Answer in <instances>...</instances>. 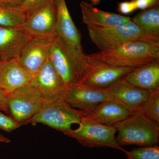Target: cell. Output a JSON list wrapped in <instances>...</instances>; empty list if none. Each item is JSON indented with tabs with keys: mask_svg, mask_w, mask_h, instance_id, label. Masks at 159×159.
Returning a JSON list of instances; mask_svg holds the SVG:
<instances>
[{
	"mask_svg": "<svg viewBox=\"0 0 159 159\" xmlns=\"http://www.w3.org/2000/svg\"><path fill=\"white\" fill-rule=\"evenodd\" d=\"M137 8L134 3L130 2H123L118 4L117 10L120 13L123 14H129L136 10Z\"/></svg>",
	"mask_w": 159,
	"mask_h": 159,
	"instance_id": "26",
	"label": "cell"
},
{
	"mask_svg": "<svg viewBox=\"0 0 159 159\" xmlns=\"http://www.w3.org/2000/svg\"><path fill=\"white\" fill-rule=\"evenodd\" d=\"M79 127L64 133L65 135L77 140L81 145L88 148L107 147L122 151L116 139V129L113 125L100 124L83 117Z\"/></svg>",
	"mask_w": 159,
	"mask_h": 159,
	"instance_id": "5",
	"label": "cell"
},
{
	"mask_svg": "<svg viewBox=\"0 0 159 159\" xmlns=\"http://www.w3.org/2000/svg\"><path fill=\"white\" fill-rule=\"evenodd\" d=\"M1 60H0V65H1Z\"/></svg>",
	"mask_w": 159,
	"mask_h": 159,
	"instance_id": "32",
	"label": "cell"
},
{
	"mask_svg": "<svg viewBox=\"0 0 159 159\" xmlns=\"http://www.w3.org/2000/svg\"><path fill=\"white\" fill-rule=\"evenodd\" d=\"M25 0H0V6L9 8H20Z\"/></svg>",
	"mask_w": 159,
	"mask_h": 159,
	"instance_id": "29",
	"label": "cell"
},
{
	"mask_svg": "<svg viewBox=\"0 0 159 159\" xmlns=\"http://www.w3.org/2000/svg\"><path fill=\"white\" fill-rule=\"evenodd\" d=\"M83 22L87 27L105 28L123 25L131 20L130 18L97 9L90 3H80Z\"/></svg>",
	"mask_w": 159,
	"mask_h": 159,
	"instance_id": "17",
	"label": "cell"
},
{
	"mask_svg": "<svg viewBox=\"0 0 159 159\" xmlns=\"http://www.w3.org/2000/svg\"><path fill=\"white\" fill-rule=\"evenodd\" d=\"M139 111L159 123V89L151 92L150 96Z\"/></svg>",
	"mask_w": 159,
	"mask_h": 159,
	"instance_id": "22",
	"label": "cell"
},
{
	"mask_svg": "<svg viewBox=\"0 0 159 159\" xmlns=\"http://www.w3.org/2000/svg\"><path fill=\"white\" fill-rule=\"evenodd\" d=\"M55 0H25L20 9L28 15Z\"/></svg>",
	"mask_w": 159,
	"mask_h": 159,
	"instance_id": "24",
	"label": "cell"
},
{
	"mask_svg": "<svg viewBox=\"0 0 159 159\" xmlns=\"http://www.w3.org/2000/svg\"><path fill=\"white\" fill-rule=\"evenodd\" d=\"M106 89L115 100L123 104L131 113L141 110L151 92L134 86L124 77Z\"/></svg>",
	"mask_w": 159,
	"mask_h": 159,
	"instance_id": "13",
	"label": "cell"
},
{
	"mask_svg": "<svg viewBox=\"0 0 159 159\" xmlns=\"http://www.w3.org/2000/svg\"><path fill=\"white\" fill-rule=\"evenodd\" d=\"M49 60L59 75L66 89L81 81L86 72L88 57L59 36L51 45Z\"/></svg>",
	"mask_w": 159,
	"mask_h": 159,
	"instance_id": "2",
	"label": "cell"
},
{
	"mask_svg": "<svg viewBox=\"0 0 159 159\" xmlns=\"http://www.w3.org/2000/svg\"><path fill=\"white\" fill-rule=\"evenodd\" d=\"M88 57L87 69L79 83L94 88L106 89L124 77L133 68L118 67Z\"/></svg>",
	"mask_w": 159,
	"mask_h": 159,
	"instance_id": "8",
	"label": "cell"
},
{
	"mask_svg": "<svg viewBox=\"0 0 159 159\" xmlns=\"http://www.w3.org/2000/svg\"><path fill=\"white\" fill-rule=\"evenodd\" d=\"M137 9L145 10L159 5V2L156 0H131Z\"/></svg>",
	"mask_w": 159,
	"mask_h": 159,
	"instance_id": "27",
	"label": "cell"
},
{
	"mask_svg": "<svg viewBox=\"0 0 159 159\" xmlns=\"http://www.w3.org/2000/svg\"><path fill=\"white\" fill-rule=\"evenodd\" d=\"M57 7L56 33L65 41L80 51H83L81 35L73 21L66 0H55Z\"/></svg>",
	"mask_w": 159,
	"mask_h": 159,
	"instance_id": "18",
	"label": "cell"
},
{
	"mask_svg": "<svg viewBox=\"0 0 159 159\" xmlns=\"http://www.w3.org/2000/svg\"><path fill=\"white\" fill-rule=\"evenodd\" d=\"M124 78L134 86L149 91L159 89V61L135 68Z\"/></svg>",
	"mask_w": 159,
	"mask_h": 159,
	"instance_id": "20",
	"label": "cell"
},
{
	"mask_svg": "<svg viewBox=\"0 0 159 159\" xmlns=\"http://www.w3.org/2000/svg\"><path fill=\"white\" fill-rule=\"evenodd\" d=\"M55 37L31 36L17 61L32 77L49 59L51 45Z\"/></svg>",
	"mask_w": 159,
	"mask_h": 159,
	"instance_id": "9",
	"label": "cell"
},
{
	"mask_svg": "<svg viewBox=\"0 0 159 159\" xmlns=\"http://www.w3.org/2000/svg\"><path fill=\"white\" fill-rule=\"evenodd\" d=\"M10 142V140L8 138L0 134V142L8 143Z\"/></svg>",
	"mask_w": 159,
	"mask_h": 159,
	"instance_id": "30",
	"label": "cell"
},
{
	"mask_svg": "<svg viewBox=\"0 0 159 159\" xmlns=\"http://www.w3.org/2000/svg\"><path fill=\"white\" fill-rule=\"evenodd\" d=\"M57 7L55 1L27 15L20 28L31 36L56 37Z\"/></svg>",
	"mask_w": 159,
	"mask_h": 159,
	"instance_id": "11",
	"label": "cell"
},
{
	"mask_svg": "<svg viewBox=\"0 0 159 159\" xmlns=\"http://www.w3.org/2000/svg\"><path fill=\"white\" fill-rule=\"evenodd\" d=\"M114 99L106 89L76 83L66 91L65 100L73 108L88 111L104 101ZM115 100V99H114Z\"/></svg>",
	"mask_w": 159,
	"mask_h": 159,
	"instance_id": "12",
	"label": "cell"
},
{
	"mask_svg": "<svg viewBox=\"0 0 159 159\" xmlns=\"http://www.w3.org/2000/svg\"><path fill=\"white\" fill-rule=\"evenodd\" d=\"M90 2V4L93 6H97L99 4L100 2V0H87Z\"/></svg>",
	"mask_w": 159,
	"mask_h": 159,
	"instance_id": "31",
	"label": "cell"
},
{
	"mask_svg": "<svg viewBox=\"0 0 159 159\" xmlns=\"http://www.w3.org/2000/svg\"><path fill=\"white\" fill-rule=\"evenodd\" d=\"M32 76L16 59L1 61L0 87L8 94L18 89L30 85Z\"/></svg>",
	"mask_w": 159,
	"mask_h": 159,
	"instance_id": "15",
	"label": "cell"
},
{
	"mask_svg": "<svg viewBox=\"0 0 159 159\" xmlns=\"http://www.w3.org/2000/svg\"><path fill=\"white\" fill-rule=\"evenodd\" d=\"M9 94L0 87V111H3L9 114Z\"/></svg>",
	"mask_w": 159,
	"mask_h": 159,
	"instance_id": "28",
	"label": "cell"
},
{
	"mask_svg": "<svg viewBox=\"0 0 159 159\" xmlns=\"http://www.w3.org/2000/svg\"><path fill=\"white\" fill-rule=\"evenodd\" d=\"M131 19L140 30L139 40L159 44V5L142 10Z\"/></svg>",
	"mask_w": 159,
	"mask_h": 159,
	"instance_id": "19",
	"label": "cell"
},
{
	"mask_svg": "<svg viewBox=\"0 0 159 159\" xmlns=\"http://www.w3.org/2000/svg\"><path fill=\"white\" fill-rule=\"evenodd\" d=\"M21 124L15 120L11 117L6 116L0 111V129L7 132H11L20 128Z\"/></svg>",
	"mask_w": 159,
	"mask_h": 159,
	"instance_id": "25",
	"label": "cell"
},
{
	"mask_svg": "<svg viewBox=\"0 0 159 159\" xmlns=\"http://www.w3.org/2000/svg\"><path fill=\"white\" fill-rule=\"evenodd\" d=\"M92 41L100 51H106L130 41L139 39L140 30L132 21L123 25L105 28L87 27Z\"/></svg>",
	"mask_w": 159,
	"mask_h": 159,
	"instance_id": "6",
	"label": "cell"
},
{
	"mask_svg": "<svg viewBox=\"0 0 159 159\" xmlns=\"http://www.w3.org/2000/svg\"><path fill=\"white\" fill-rule=\"evenodd\" d=\"M43 99L31 85L23 87L9 94V114L23 125L42 107Z\"/></svg>",
	"mask_w": 159,
	"mask_h": 159,
	"instance_id": "7",
	"label": "cell"
},
{
	"mask_svg": "<svg viewBox=\"0 0 159 159\" xmlns=\"http://www.w3.org/2000/svg\"><path fill=\"white\" fill-rule=\"evenodd\" d=\"M127 159H159V147L158 145L140 147L131 150H125Z\"/></svg>",
	"mask_w": 159,
	"mask_h": 159,
	"instance_id": "23",
	"label": "cell"
},
{
	"mask_svg": "<svg viewBox=\"0 0 159 159\" xmlns=\"http://www.w3.org/2000/svg\"><path fill=\"white\" fill-rule=\"evenodd\" d=\"M94 59L118 67L135 68L159 61V44L137 39L91 54Z\"/></svg>",
	"mask_w": 159,
	"mask_h": 159,
	"instance_id": "1",
	"label": "cell"
},
{
	"mask_svg": "<svg viewBox=\"0 0 159 159\" xmlns=\"http://www.w3.org/2000/svg\"><path fill=\"white\" fill-rule=\"evenodd\" d=\"M30 85L38 91L43 101L65 100V86L49 59L32 77Z\"/></svg>",
	"mask_w": 159,
	"mask_h": 159,
	"instance_id": "10",
	"label": "cell"
},
{
	"mask_svg": "<svg viewBox=\"0 0 159 159\" xmlns=\"http://www.w3.org/2000/svg\"><path fill=\"white\" fill-rule=\"evenodd\" d=\"M84 112L86 118L107 125H113L131 113L123 104L114 99L101 102Z\"/></svg>",
	"mask_w": 159,
	"mask_h": 159,
	"instance_id": "16",
	"label": "cell"
},
{
	"mask_svg": "<svg viewBox=\"0 0 159 159\" xmlns=\"http://www.w3.org/2000/svg\"><path fill=\"white\" fill-rule=\"evenodd\" d=\"M31 37L20 27L0 26V60L16 59Z\"/></svg>",
	"mask_w": 159,
	"mask_h": 159,
	"instance_id": "14",
	"label": "cell"
},
{
	"mask_svg": "<svg viewBox=\"0 0 159 159\" xmlns=\"http://www.w3.org/2000/svg\"><path fill=\"white\" fill-rule=\"evenodd\" d=\"M27 15L20 8L0 6V26L19 27L25 20Z\"/></svg>",
	"mask_w": 159,
	"mask_h": 159,
	"instance_id": "21",
	"label": "cell"
},
{
	"mask_svg": "<svg viewBox=\"0 0 159 159\" xmlns=\"http://www.w3.org/2000/svg\"><path fill=\"white\" fill-rule=\"evenodd\" d=\"M156 1H158V2H159V0H156Z\"/></svg>",
	"mask_w": 159,
	"mask_h": 159,
	"instance_id": "33",
	"label": "cell"
},
{
	"mask_svg": "<svg viewBox=\"0 0 159 159\" xmlns=\"http://www.w3.org/2000/svg\"><path fill=\"white\" fill-rule=\"evenodd\" d=\"M113 126L118 132L116 139L121 147L130 145L150 147L158 144L159 123L140 111L132 113Z\"/></svg>",
	"mask_w": 159,
	"mask_h": 159,
	"instance_id": "3",
	"label": "cell"
},
{
	"mask_svg": "<svg viewBox=\"0 0 159 159\" xmlns=\"http://www.w3.org/2000/svg\"><path fill=\"white\" fill-rule=\"evenodd\" d=\"M84 111L71 107L65 100L43 101L42 107L23 125L42 123L63 133L69 131L73 124H79Z\"/></svg>",
	"mask_w": 159,
	"mask_h": 159,
	"instance_id": "4",
	"label": "cell"
}]
</instances>
